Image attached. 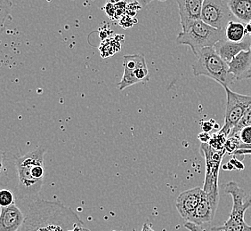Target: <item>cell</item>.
I'll list each match as a JSON object with an SVG mask.
<instances>
[{
    "mask_svg": "<svg viewBox=\"0 0 251 231\" xmlns=\"http://www.w3.org/2000/svg\"><path fill=\"white\" fill-rule=\"evenodd\" d=\"M84 222L71 207L59 201L36 200L31 203L18 231H80Z\"/></svg>",
    "mask_w": 251,
    "mask_h": 231,
    "instance_id": "1",
    "label": "cell"
},
{
    "mask_svg": "<svg viewBox=\"0 0 251 231\" xmlns=\"http://www.w3.org/2000/svg\"><path fill=\"white\" fill-rule=\"evenodd\" d=\"M46 149L38 148L15 159V165L17 171L18 184L16 187L17 195L25 200L32 199L39 196L43 186V181H39L33 175V168L36 164L44 160Z\"/></svg>",
    "mask_w": 251,
    "mask_h": 231,
    "instance_id": "2",
    "label": "cell"
},
{
    "mask_svg": "<svg viewBox=\"0 0 251 231\" xmlns=\"http://www.w3.org/2000/svg\"><path fill=\"white\" fill-rule=\"evenodd\" d=\"M192 68L195 77H209L223 87H230L235 82V78L229 70L228 63L218 55L214 47L201 50Z\"/></svg>",
    "mask_w": 251,
    "mask_h": 231,
    "instance_id": "3",
    "label": "cell"
},
{
    "mask_svg": "<svg viewBox=\"0 0 251 231\" xmlns=\"http://www.w3.org/2000/svg\"><path fill=\"white\" fill-rule=\"evenodd\" d=\"M225 192L232 198V209L229 219L223 225L213 227L211 231H251V226L245 222V212L251 207V192L245 190L236 182L226 183Z\"/></svg>",
    "mask_w": 251,
    "mask_h": 231,
    "instance_id": "4",
    "label": "cell"
},
{
    "mask_svg": "<svg viewBox=\"0 0 251 231\" xmlns=\"http://www.w3.org/2000/svg\"><path fill=\"white\" fill-rule=\"evenodd\" d=\"M224 39H226L225 30L214 29L206 24L202 20H200L187 30L178 34L176 44L188 46L197 57L201 50L214 47L216 44Z\"/></svg>",
    "mask_w": 251,
    "mask_h": 231,
    "instance_id": "5",
    "label": "cell"
},
{
    "mask_svg": "<svg viewBox=\"0 0 251 231\" xmlns=\"http://www.w3.org/2000/svg\"><path fill=\"white\" fill-rule=\"evenodd\" d=\"M200 150L206 159V175L203 185V191L206 194L213 208L217 211L219 203V170L221 167L223 157L226 153V150L224 149L218 151L212 149L208 144L201 145Z\"/></svg>",
    "mask_w": 251,
    "mask_h": 231,
    "instance_id": "6",
    "label": "cell"
},
{
    "mask_svg": "<svg viewBox=\"0 0 251 231\" xmlns=\"http://www.w3.org/2000/svg\"><path fill=\"white\" fill-rule=\"evenodd\" d=\"M224 89L226 92V110L225 123L218 132L228 138L232 129L238 125L244 113L251 106V96L234 92L230 87H225Z\"/></svg>",
    "mask_w": 251,
    "mask_h": 231,
    "instance_id": "7",
    "label": "cell"
},
{
    "mask_svg": "<svg viewBox=\"0 0 251 231\" xmlns=\"http://www.w3.org/2000/svg\"><path fill=\"white\" fill-rule=\"evenodd\" d=\"M233 17L226 0H204L201 20L214 29L225 30Z\"/></svg>",
    "mask_w": 251,
    "mask_h": 231,
    "instance_id": "8",
    "label": "cell"
},
{
    "mask_svg": "<svg viewBox=\"0 0 251 231\" xmlns=\"http://www.w3.org/2000/svg\"><path fill=\"white\" fill-rule=\"evenodd\" d=\"M203 0H178L179 16L180 23L183 31H185L194 24L196 22L201 20Z\"/></svg>",
    "mask_w": 251,
    "mask_h": 231,
    "instance_id": "9",
    "label": "cell"
},
{
    "mask_svg": "<svg viewBox=\"0 0 251 231\" xmlns=\"http://www.w3.org/2000/svg\"><path fill=\"white\" fill-rule=\"evenodd\" d=\"M203 196V189L201 188H194L185 190L181 193L176 198V207L179 214L186 222L195 212L199 204L201 201Z\"/></svg>",
    "mask_w": 251,
    "mask_h": 231,
    "instance_id": "10",
    "label": "cell"
},
{
    "mask_svg": "<svg viewBox=\"0 0 251 231\" xmlns=\"http://www.w3.org/2000/svg\"><path fill=\"white\" fill-rule=\"evenodd\" d=\"M214 48L226 63H229L239 53L251 50V35H248L244 40L238 43L232 42L226 38L216 44Z\"/></svg>",
    "mask_w": 251,
    "mask_h": 231,
    "instance_id": "11",
    "label": "cell"
},
{
    "mask_svg": "<svg viewBox=\"0 0 251 231\" xmlns=\"http://www.w3.org/2000/svg\"><path fill=\"white\" fill-rule=\"evenodd\" d=\"M25 217L15 204L1 207L0 231H18L25 222Z\"/></svg>",
    "mask_w": 251,
    "mask_h": 231,
    "instance_id": "12",
    "label": "cell"
},
{
    "mask_svg": "<svg viewBox=\"0 0 251 231\" xmlns=\"http://www.w3.org/2000/svg\"><path fill=\"white\" fill-rule=\"evenodd\" d=\"M228 66L235 81L247 79L251 69V50L239 53L228 63Z\"/></svg>",
    "mask_w": 251,
    "mask_h": 231,
    "instance_id": "13",
    "label": "cell"
},
{
    "mask_svg": "<svg viewBox=\"0 0 251 231\" xmlns=\"http://www.w3.org/2000/svg\"><path fill=\"white\" fill-rule=\"evenodd\" d=\"M216 212L217 211L213 208L206 194L203 191L201 201L199 204L198 207L196 208L195 212H193V215L190 217V219L186 222H192L195 225L201 226L202 224L212 222Z\"/></svg>",
    "mask_w": 251,
    "mask_h": 231,
    "instance_id": "14",
    "label": "cell"
},
{
    "mask_svg": "<svg viewBox=\"0 0 251 231\" xmlns=\"http://www.w3.org/2000/svg\"><path fill=\"white\" fill-rule=\"evenodd\" d=\"M229 6L237 19L248 24L251 23V0H230Z\"/></svg>",
    "mask_w": 251,
    "mask_h": 231,
    "instance_id": "15",
    "label": "cell"
},
{
    "mask_svg": "<svg viewBox=\"0 0 251 231\" xmlns=\"http://www.w3.org/2000/svg\"><path fill=\"white\" fill-rule=\"evenodd\" d=\"M226 31V38L232 42H242V40L248 36L247 33L246 25L243 24L240 22H230L226 28L225 29Z\"/></svg>",
    "mask_w": 251,
    "mask_h": 231,
    "instance_id": "16",
    "label": "cell"
},
{
    "mask_svg": "<svg viewBox=\"0 0 251 231\" xmlns=\"http://www.w3.org/2000/svg\"><path fill=\"white\" fill-rule=\"evenodd\" d=\"M123 65L124 68L129 69H137L141 68H147L145 56L141 54H130L125 55L123 57Z\"/></svg>",
    "mask_w": 251,
    "mask_h": 231,
    "instance_id": "17",
    "label": "cell"
},
{
    "mask_svg": "<svg viewBox=\"0 0 251 231\" xmlns=\"http://www.w3.org/2000/svg\"><path fill=\"white\" fill-rule=\"evenodd\" d=\"M251 126V106L247 110L246 112L244 113V115L242 117V119L238 123V125L232 129L231 134L229 135V137L232 136H237L239 137L240 132L245 128V127H250Z\"/></svg>",
    "mask_w": 251,
    "mask_h": 231,
    "instance_id": "18",
    "label": "cell"
},
{
    "mask_svg": "<svg viewBox=\"0 0 251 231\" xmlns=\"http://www.w3.org/2000/svg\"><path fill=\"white\" fill-rule=\"evenodd\" d=\"M226 136L221 134L220 132H218L217 134H213L211 135V139L209 140L208 144L212 149H216L218 151H221V150L225 149V145H226Z\"/></svg>",
    "mask_w": 251,
    "mask_h": 231,
    "instance_id": "19",
    "label": "cell"
},
{
    "mask_svg": "<svg viewBox=\"0 0 251 231\" xmlns=\"http://www.w3.org/2000/svg\"><path fill=\"white\" fill-rule=\"evenodd\" d=\"M241 145H242V141L239 137H237V136L228 137L226 145H225V149L226 150V153L228 154L233 155L235 151L240 149Z\"/></svg>",
    "mask_w": 251,
    "mask_h": 231,
    "instance_id": "20",
    "label": "cell"
},
{
    "mask_svg": "<svg viewBox=\"0 0 251 231\" xmlns=\"http://www.w3.org/2000/svg\"><path fill=\"white\" fill-rule=\"evenodd\" d=\"M14 193L9 189H2L0 191V205L1 207H8L15 204Z\"/></svg>",
    "mask_w": 251,
    "mask_h": 231,
    "instance_id": "21",
    "label": "cell"
},
{
    "mask_svg": "<svg viewBox=\"0 0 251 231\" xmlns=\"http://www.w3.org/2000/svg\"><path fill=\"white\" fill-rule=\"evenodd\" d=\"M12 8V3L9 1L0 0V17H1V27L4 29V23L7 16L9 15L10 10Z\"/></svg>",
    "mask_w": 251,
    "mask_h": 231,
    "instance_id": "22",
    "label": "cell"
},
{
    "mask_svg": "<svg viewBox=\"0 0 251 231\" xmlns=\"http://www.w3.org/2000/svg\"><path fill=\"white\" fill-rule=\"evenodd\" d=\"M135 23H137V20L130 15H123L119 20V25L124 29H130Z\"/></svg>",
    "mask_w": 251,
    "mask_h": 231,
    "instance_id": "23",
    "label": "cell"
},
{
    "mask_svg": "<svg viewBox=\"0 0 251 231\" xmlns=\"http://www.w3.org/2000/svg\"><path fill=\"white\" fill-rule=\"evenodd\" d=\"M239 138L242 144L251 145V126L243 128L239 134Z\"/></svg>",
    "mask_w": 251,
    "mask_h": 231,
    "instance_id": "24",
    "label": "cell"
},
{
    "mask_svg": "<svg viewBox=\"0 0 251 231\" xmlns=\"http://www.w3.org/2000/svg\"><path fill=\"white\" fill-rule=\"evenodd\" d=\"M114 4H115V11H116L115 19L120 20L121 17L126 15L128 3L124 2V1H119V2H115Z\"/></svg>",
    "mask_w": 251,
    "mask_h": 231,
    "instance_id": "25",
    "label": "cell"
},
{
    "mask_svg": "<svg viewBox=\"0 0 251 231\" xmlns=\"http://www.w3.org/2000/svg\"><path fill=\"white\" fill-rule=\"evenodd\" d=\"M141 8H142V5H140V2H131L129 4H127L126 15H130L132 17H135L136 13Z\"/></svg>",
    "mask_w": 251,
    "mask_h": 231,
    "instance_id": "26",
    "label": "cell"
},
{
    "mask_svg": "<svg viewBox=\"0 0 251 231\" xmlns=\"http://www.w3.org/2000/svg\"><path fill=\"white\" fill-rule=\"evenodd\" d=\"M104 11L111 19H115L116 11H115V4L113 2H108L104 6Z\"/></svg>",
    "mask_w": 251,
    "mask_h": 231,
    "instance_id": "27",
    "label": "cell"
},
{
    "mask_svg": "<svg viewBox=\"0 0 251 231\" xmlns=\"http://www.w3.org/2000/svg\"><path fill=\"white\" fill-rule=\"evenodd\" d=\"M198 139L201 140V144H208L209 140L211 139V135H209V133L202 132V133L199 134Z\"/></svg>",
    "mask_w": 251,
    "mask_h": 231,
    "instance_id": "28",
    "label": "cell"
},
{
    "mask_svg": "<svg viewBox=\"0 0 251 231\" xmlns=\"http://www.w3.org/2000/svg\"><path fill=\"white\" fill-rule=\"evenodd\" d=\"M215 126H216V125H214L213 120L204 121L201 124V128H202L203 132H205V133H209L210 131L213 130V128Z\"/></svg>",
    "mask_w": 251,
    "mask_h": 231,
    "instance_id": "29",
    "label": "cell"
},
{
    "mask_svg": "<svg viewBox=\"0 0 251 231\" xmlns=\"http://www.w3.org/2000/svg\"><path fill=\"white\" fill-rule=\"evenodd\" d=\"M230 163L233 165L234 169H237V170H239V171H241V170L244 168V165H243L242 162L239 161L238 159H231V161H230Z\"/></svg>",
    "mask_w": 251,
    "mask_h": 231,
    "instance_id": "30",
    "label": "cell"
},
{
    "mask_svg": "<svg viewBox=\"0 0 251 231\" xmlns=\"http://www.w3.org/2000/svg\"><path fill=\"white\" fill-rule=\"evenodd\" d=\"M184 227L190 231H201V229L198 225H195L192 222H185Z\"/></svg>",
    "mask_w": 251,
    "mask_h": 231,
    "instance_id": "31",
    "label": "cell"
},
{
    "mask_svg": "<svg viewBox=\"0 0 251 231\" xmlns=\"http://www.w3.org/2000/svg\"><path fill=\"white\" fill-rule=\"evenodd\" d=\"M244 155H251V149H238L232 156H244Z\"/></svg>",
    "mask_w": 251,
    "mask_h": 231,
    "instance_id": "32",
    "label": "cell"
},
{
    "mask_svg": "<svg viewBox=\"0 0 251 231\" xmlns=\"http://www.w3.org/2000/svg\"><path fill=\"white\" fill-rule=\"evenodd\" d=\"M142 231H154L151 228L150 226H148L147 224H145L144 225V228H143V230H142Z\"/></svg>",
    "mask_w": 251,
    "mask_h": 231,
    "instance_id": "33",
    "label": "cell"
},
{
    "mask_svg": "<svg viewBox=\"0 0 251 231\" xmlns=\"http://www.w3.org/2000/svg\"><path fill=\"white\" fill-rule=\"evenodd\" d=\"M249 78H251V69L250 73H249V75H248V77H247V79H249Z\"/></svg>",
    "mask_w": 251,
    "mask_h": 231,
    "instance_id": "34",
    "label": "cell"
}]
</instances>
